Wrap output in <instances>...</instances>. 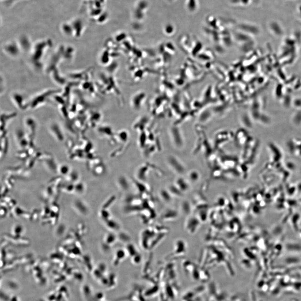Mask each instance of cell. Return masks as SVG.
<instances>
[{
  "label": "cell",
  "mask_w": 301,
  "mask_h": 301,
  "mask_svg": "<svg viewBox=\"0 0 301 301\" xmlns=\"http://www.w3.org/2000/svg\"><path fill=\"white\" fill-rule=\"evenodd\" d=\"M167 161L169 166L176 172L178 174H181L185 171V168L181 164V163H180L175 156H169L168 157Z\"/></svg>",
  "instance_id": "obj_1"
},
{
  "label": "cell",
  "mask_w": 301,
  "mask_h": 301,
  "mask_svg": "<svg viewBox=\"0 0 301 301\" xmlns=\"http://www.w3.org/2000/svg\"><path fill=\"white\" fill-rule=\"evenodd\" d=\"M146 95L144 92H139L133 96L132 99V105L133 108L136 109L140 108L143 102L144 101Z\"/></svg>",
  "instance_id": "obj_2"
},
{
  "label": "cell",
  "mask_w": 301,
  "mask_h": 301,
  "mask_svg": "<svg viewBox=\"0 0 301 301\" xmlns=\"http://www.w3.org/2000/svg\"><path fill=\"white\" fill-rule=\"evenodd\" d=\"M176 184L177 188L178 189L180 190L181 191H187V190L189 188V186L188 183L181 179H179L177 180Z\"/></svg>",
  "instance_id": "obj_3"
},
{
  "label": "cell",
  "mask_w": 301,
  "mask_h": 301,
  "mask_svg": "<svg viewBox=\"0 0 301 301\" xmlns=\"http://www.w3.org/2000/svg\"><path fill=\"white\" fill-rule=\"evenodd\" d=\"M148 170V167L146 166H143L139 169L137 175L139 179L143 180L145 179L146 174Z\"/></svg>",
  "instance_id": "obj_4"
},
{
  "label": "cell",
  "mask_w": 301,
  "mask_h": 301,
  "mask_svg": "<svg viewBox=\"0 0 301 301\" xmlns=\"http://www.w3.org/2000/svg\"><path fill=\"white\" fill-rule=\"evenodd\" d=\"M118 181V184H119L118 185H119L122 189L127 190L129 188V184L125 177H120Z\"/></svg>",
  "instance_id": "obj_5"
},
{
  "label": "cell",
  "mask_w": 301,
  "mask_h": 301,
  "mask_svg": "<svg viewBox=\"0 0 301 301\" xmlns=\"http://www.w3.org/2000/svg\"><path fill=\"white\" fill-rule=\"evenodd\" d=\"M116 236L114 234L112 233H108L106 235V236L105 237V243L109 245H111V244L114 243L115 242L116 240Z\"/></svg>",
  "instance_id": "obj_6"
},
{
  "label": "cell",
  "mask_w": 301,
  "mask_h": 301,
  "mask_svg": "<svg viewBox=\"0 0 301 301\" xmlns=\"http://www.w3.org/2000/svg\"><path fill=\"white\" fill-rule=\"evenodd\" d=\"M126 252L132 257L138 253L136 247L132 244H128L127 245Z\"/></svg>",
  "instance_id": "obj_7"
},
{
  "label": "cell",
  "mask_w": 301,
  "mask_h": 301,
  "mask_svg": "<svg viewBox=\"0 0 301 301\" xmlns=\"http://www.w3.org/2000/svg\"><path fill=\"white\" fill-rule=\"evenodd\" d=\"M106 223L107 226L111 229L117 230L119 228V225L114 220L108 219L106 221Z\"/></svg>",
  "instance_id": "obj_8"
},
{
  "label": "cell",
  "mask_w": 301,
  "mask_h": 301,
  "mask_svg": "<svg viewBox=\"0 0 301 301\" xmlns=\"http://www.w3.org/2000/svg\"><path fill=\"white\" fill-rule=\"evenodd\" d=\"M126 252L124 250L120 249L118 250L116 253L115 262H119V260L124 259L126 256Z\"/></svg>",
  "instance_id": "obj_9"
},
{
  "label": "cell",
  "mask_w": 301,
  "mask_h": 301,
  "mask_svg": "<svg viewBox=\"0 0 301 301\" xmlns=\"http://www.w3.org/2000/svg\"><path fill=\"white\" fill-rule=\"evenodd\" d=\"M160 194L162 199L165 201H170L171 200V194L167 190H162L160 191Z\"/></svg>",
  "instance_id": "obj_10"
},
{
  "label": "cell",
  "mask_w": 301,
  "mask_h": 301,
  "mask_svg": "<svg viewBox=\"0 0 301 301\" xmlns=\"http://www.w3.org/2000/svg\"><path fill=\"white\" fill-rule=\"evenodd\" d=\"M101 216L102 218L105 221H107V220L109 219L110 214L109 212L108 211H106V209H103L102 211H101Z\"/></svg>",
  "instance_id": "obj_11"
},
{
  "label": "cell",
  "mask_w": 301,
  "mask_h": 301,
  "mask_svg": "<svg viewBox=\"0 0 301 301\" xmlns=\"http://www.w3.org/2000/svg\"><path fill=\"white\" fill-rule=\"evenodd\" d=\"M119 137L122 141L125 142L126 141L128 138V133L125 131H121L119 133Z\"/></svg>",
  "instance_id": "obj_12"
},
{
  "label": "cell",
  "mask_w": 301,
  "mask_h": 301,
  "mask_svg": "<svg viewBox=\"0 0 301 301\" xmlns=\"http://www.w3.org/2000/svg\"><path fill=\"white\" fill-rule=\"evenodd\" d=\"M115 198V197L113 196V197H112L110 199H108V201L105 203L104 204L103 209H106L107 208H108V207L111 205L112 204L114 201Z\"/></svg>",
  "instance_id": "obj_13"
},
{
  "label": "cell",
  "mask_w": 301,
  "mask_h": 301,
  "mask_svg": "<svg viewBox=\"0 0 301 301\" xmlns=\"http://www.w3.org/2000/svg\"><path fill=\"white\" fill-rule=\"evenodd\" d=\"M133 261H134V262H139L141 260V256L138 253L134 255V256H133Z\"/></svg>",
  "instance_id": "obj_14"
},
{
  "label": "cell",
  "mask_w": 301,
  "mask_h": 301,
  "mask_svg": "<svg viewBox=\"0 0 301 301\" xmlns=\"http://www.w3.org/2000/svg\"><path fill=\"white\" fill-rule=\"evenodd\" d=\"M67 167H67V166H65L64 165L63 166H61V167L60 168V173H62V174H65V173H67V172H66L65 171V169H68V168H67Z\"/></svg>",
  "instance_id": "obj_15"
}]
</instances>
